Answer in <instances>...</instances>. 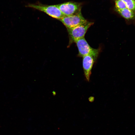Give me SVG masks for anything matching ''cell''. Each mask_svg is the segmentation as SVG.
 <instances>
[{"mask_svg": "<svg viewBox=\"0 0 135 135\" xmlns=\"http://www.w3.org/2000/svg\"><path fill=\"white\" fill-rule=\"evenodd\" d=\"M26 6L43 12L52 17L59 20L65 16L56 5H47L42 4H29Z\"/></svg>", "mask_w": 135, "mask_h": 135, "instance_id": "1", "label": "cell"}, {"mask_svg": "<svg viewBox=\"0 0 135 135\" xmlns=\"http://www.w3.org/2000/svg\"><path fill=\"white\" fill-rule=\"evenodd\" d=\"M93 24L92 22L87 21L74 28L68 29L71 41L75 42L78 40L84 37L87 30Z\"/></svg>", "mask_w": 135, "mask_h": 135, "instance_id": "2", "label": "cell"}, {"mask_svg": "<svg viewBox=\"0 0 135 135\" xmlns=\"http://www.w3.org/2000/svg\"><path fill=\"white\" fill-rule=\"evenodd\" d=\"M78 50L79 55L83 57L90 55L97 58L99 52L98 49L92 48L88 44L84 37L80 38L75 42Z\"/></svg>", "mask_w": 135, "mask_h": 135, "instance_id": "3", "label": "cell"}, {"mask_svg": "<svg viewBox=\"0 0 135 135\" xmlns=\"http://www.w3.org/2000/svg\"><path fill=\"white\" fill-rule=\"evenodd\" d=\"M59 20L68 29L74 28L87 21L83 16L81 12L74 15L65 16Z\"/></svg>", "mask_w": 135, "mask_h": 135, "instance_id": "4", "label": "cell"}, {"mask_svg": "<svg viewBox=\"0 0 135 135\" xmlns=\"http://www.w3.org/2000/svg\"><path fill=\"white\" fill-rule=\"evenodd\" d=\"M56 5L65 16L74 15L81 12V5L78 3L68 2Z\"/></svg>", "mask_w": 135, "mask_h": 135, "instance_id": "5", "label": "cell"}, {"mask_svg": "<svg viewBox=\"0 0 135 135\" xmlns=\"http://www.w3.org/2000/svg\"><path fill=\"white\" fill-rule=\"evenodd\" d=\"M82 57L84 75L86 80L89 82L92 73V70L96 59L90 55H87Z\"/></svg>", "mask_w": 135, "mask_h": 135, "instance_id": "6", "label": "cell"}, {"mask_svg": "<svg viewBox=\"0 0 135 135\" xmlns=\"http://www.w3.org/2000/svg\"><path fill=\"white\" fill-rule=\"evenodd\" d=\"M115 10L128 22H135V12H134L127 8Z\"/></svg>", "mask_w": 135, "mask_h": 135, "instance_id": "7", "label": "cell"}, {"mask_svg": "<svg viewBox=\"0 0 135 135\" xmlns=\"http://www.w3.org/2000/svg\"><path fill=\"white\" fill-rule=\"evenodd\" d=\"M125 3L126 8L135 12V0H122Z\"/></svg>", "mask_w": 135, "mask_h": 135, "instance_id": "8", "label": "cell"}, {"mask_svg": "<svg viewBox=\"0 0 135 135\" xmlns=\"http://www.w3.org/2000/svg\"><path fill=\"white\" fill-rule=\"evenodd\" d=\"M115 9L121 10L127 8L125 3L122 0H115Z\"/></svg>", "mask_w": 135, "mask_h": 135, "instance_id": "9", "label": "cell"}]
</instances>
